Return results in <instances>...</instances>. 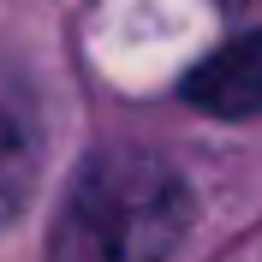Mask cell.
Masks as SVG:
<instances>
[{
	"label": "cell",
	"instance_id": "obj_1",
	"mask_svg": "<svg viewBox=\"0 0 262 262\" xmlns=\"http://www.w3.org/2000/svg\"><path fill=\"white\" fill-rule=\"evenodd\" d=\"M191 227V191L149 149H101L78 167L48 262H167Z\"/></svg>",
	"mask_w": 262,
	"mask_h": 262
},
{
	"label": "cell",
	"instance_id": "obj_2",
	"mask_svg": "<svg viewBox=\"0 0 262 262\" xmlns=\"http://www.w3.org/2000/svg\"><path fill=\"white\" fill-rule=\"evenodd\" d=\"M36 173H42V107L30 83L12 66H0V227L18 221V209L30 203Z\"/></svg>",
	"mask_w": 262,
	"mask_h": 262
},
{
	"label": "cell",
	"instance_id": "obj_3",
	"mask_svg": "<svg viewBox=\"0 0 262 262\" xmlns=\"http://www.w3.org/2000/svg\"><path fill=\"white\" fill-rule=\"evenodd\" d=\"M185 101L214 119H250L262 114V30L232 36L185 78Z\"/></svg>",
	"mask_w": 262,
	"mask_h": 262
}]
</instances>
